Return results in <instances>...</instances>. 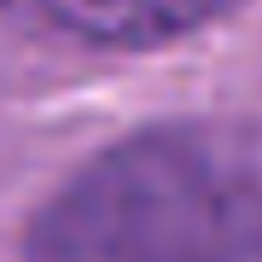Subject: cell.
<instances>
[{"label":"cell","instance_id":"6da1fadb","mask_svg":"<svg viewBox=\"0 0 262 262\" xmlns=\"http://www.w3.org/2000/svg\"><path fill=\"white\" fill-rule=\"evenodd\" d=\"M24 262H262V146L140 128L35 210Z\"/></svg>","mask_w":262,"mask_h":262},{"label":"cell","instance_id":"7a4b0ae2","mask_svg":"<svg viewBox=\"0 0 262 262\" xmlns=\"http://www.w3.org/2000/svg\"><path fill=\"white\" fill-rule=\"evenodd\" d=\"M245 0H0L12 24L35 29L47 41L70 47H105V53H140L181 41L192 29L227 18Z\"/></svg>","mask_w":262,"mask_h":262}]
</instances>
